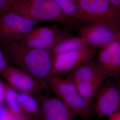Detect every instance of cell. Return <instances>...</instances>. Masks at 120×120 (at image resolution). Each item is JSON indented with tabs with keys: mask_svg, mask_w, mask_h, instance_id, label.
<instances>
[{
	"mask_svg": "<svg viewBox=\"0 0 120 120\" xmlns=\"http://www.w3.org/2000/svg\"><path fill=\"white\" fill-rule=\"evenodd\" d=\"M9 65V62L6 59L2 49L0 46V75Z\"/></svg>",
	"mask_w": 120,
	"mask_h": 120,
	"instance_id": "cell-19",
	"label": "cell"
},
{
	"mask_svg": "<svg viewBox=\"0 0 120 120\" xmlns=\"http://www.w3.org/2000/svg\"><path fill=\"white\" fill-rule=\"evenodd\" d=\"M9 9V0H0V15Z\"/></svg>",
	"mask_w": 120,
	"mask_h": 120,
	"instance_id": "cell-20",
	"label": "cell"
},
{
	"mask_svg": "<svg viewBox=\"0 0 120 120\" xmlns=\"http://www.w3.org/2000/svg\"><path fill=\"white\" fill-rule=\"evenodd\" d=\"M94 104L99 117H109L120 111V84L118 79H108L101 86Z\"/></svg>",
	"mask_w": 120,
	"mask_h": 120,
	"instance_id": "cell-10",
	"label": "cell"
},
{
	"mask_svg": "<svg viewBox=\"0 0 120 120\" xmlns=\"http://www.w3.org/2000/svg\"><path fill=\"white\" fill-rule=\"evenodd\" d=\"M0 120H17L7 106L0 103Z\"/></svg>",
	"mask_w": 120,
	"mask_h": 120,
	"instance_id": "cell-18",
	"label": "cell"
},
{
	"mask_svg": "<svg viewBox=\"0 0 120 120\" xmlns=\"http://www.w3.org/2000/svg\"><path fill=\"white\" fill-rule=\"evenodd\" d=\"M60 25L35 27L18 42L29 47L51 51L60 40L71 35L69 31L70 29L60 27Z\"/></svg>",
	"mask_w": 120,
	"mask_h": 120,
	"instance_id": "cell-7",
	"label": "cell"
},
{
	"mask_svg": "<svg viewBox=\"0 0 120 120\" xmlns=\"http://www.w3.org/2000/svg\"><path fill=\"white\" fill-rule=\"evenodd\" d=\"M41 105V120H75L76 115L55 96H36Z\"/></svg>",
	"mask_w": 120,
	"mask_h": 120,
	"instance_id": "cell-13",
	"label": "cell"
},
{
	"mask_svg": "<svg viewBox=\"0 0 120 120\" xmlns=\"http://www.w3.org/2000/svg\"><path fill=\"white\" fill-rule=\"evenodd\" d=\"M47 85L76 116L88 119L94 113V104L82 96L75 83L68 77L52 75L48 79Z\"/></svg>",
	"mask_w": 120,
	"mask_h": 120,
	"instance_id": "cell-3",
	"label": "cell"
},
{
	"mask_svg": "<svg viewBox=\"0 0 120 120\" xmlns=\"http://www.w3.org/2000/svg\"><path fill=\"white\" fill-rule=\"evenodd\" d=\"M21 0H9V9H8L13 4L17 3V2L21 1Z\"/></svg>",
	"mask_w": 120,
	"mask_h": 120,
	"instance_id": "cell-24",
	"label": "cell"
},
{
	"mask_svg": "<svg viewBox=\"0 0 120 120\" xmlns=\"http://www.w3.org/2000/svg\"><path fill=\"white\" fill-rule=\"evenodd\" d=\"M6 83L0 79V103L4 102Z\"/></svg>",
	"mask_w": 120,
	"mask_h": 120,
	"instance_id": "cell-21",
	"label": "cell"
},
{
	"mask_svg": "<svg viewBox=\"0 0 120 120\" xmlns=\"http://www.w3.org/2000/svg\"><path fill=\"white\" fill-rule=\"evenodd\" d=\"M17 98L22 109L27 116L41 120L40 104L36 96L26 92H18Z\"/></svg>",
	"mask_w": 120,
	"mask_h": 120,
	"instance_id": "cell-14",
	"label": "cell"
},
{
	"mask_svg": "<svg viewBox=\"0 0 120 120\" xmlns=\"http://www.w3.org/2000/svg\"><path fill=\"white\" fill-rule=\"evenodd\" d=\"M98 49L92 46L53 55L52 75H67L83 64L94 60Z\"/></svg>",
	"mask_w": 120,
	"mask_h": 120,
	"instance_id": "cell-8",
	"label": "cell"
},
{
	"mask_svg": "<svg viewBox=\"0 0 120 120\" xmlns=\"http://www.w3.org/2000/svg\"><path fill=\"white\" fill-rule=\"evenodd\" d=\"M81 26L95 23L120 24V11L109 0H79Z\"/></svg>",
	"mask_w": 120,
	"mask_h": 120,
	"instance_id": "cell-5",
	"label": "cell"
},
{
	"mask_svg": "<svg viewBox=\"0 0 120 120\" xmlns=\"http://www.w3.org/2000/svg\"><path fill=\"white\" fill-rule=\"evenodd\" d=\"M118 80H119V83H120V77L118 79Z\"/></svg>",
	"mask_w": 120,
	"mask_h": 120,
	"instance_id": "cell-25",
	"label": "cell"
},
{
	"mask_svg": "<svg viewBox=\"0 0 120 120\" xmlns=\"http://www.w3.org/2000/svg\"><path fill=\"white\" fill-rule=\"evenodd\" d=\"M109 120H120V111L109 117Z\"/></svg>",
	"mask_w": 120,
	"mask_h": 120,
	"instance_id": "cell-22",
	"label": "cell"
},
{
	"mask_svg": "<svg viewBox=\"0 0 120 120\" xmlns=\"http://www.w3.org/2000/svg\"><path fill=\"white\" fill-rule=\"evenodd\" d=\"M67 77L75 83L82 96L90 102L96 98L106 80L95 60L74 69L67 75Z\"/></svg>",
	"mask_w": 120,
	"mask_h": 120,
	"instance_id": "cell-4",
	"label": "cell"
},
{
	"mask_svg": "<svg viewBox=\"0 0 120 120\" xmlns=\"http://www.w3.org/2000/svg\"><path fill=\"white\" fill-rule=\"evenodd\" d=\"M8 10L38 22H55L71 30H78L81 26L68 17L53 0H22L13 4Z\"/></svg>",
	"mask_w": 120,
	"mask_h": 120,
	"instance_id": "cell-2",
	"label": "cell"
},
{
	"mask_svg": "<svg viewBox=\"0 0 120 120\" xmlns=\"http://www.w3.org/2000/svg\"><path fill=\"white\" fill-rule=\"evenodd\" d=\"M12 65L24 70L44 86L52 76L53 55L51 52L29 47L19 42L0 46Z\"/></svg>",
	"mask_w": 120,
	"mask_h": 120,
	"instance_id": "cell-1",
	"label": "cell"
},
{
	"mask_svg": "<svg viewBox=\"0 0 120 120\" xmlns=\"http://www.w3.org/2000/svg\"><path fill=\"white\" fill-rule=\"evenodd\" d=\"M112 4L120 11V0H109Z\"/></svg>",
	"mask_w": 120,
	"mask_h": 120,
	"instance_id": "cell-23",
	"label": "cell"
},
{
	"mask_svg": "<svg viewBox=\"0 0 120 120\" xmlns=\"http://www.w3.org/2000/svg\"><path fill=\"white\" fill-rule=\"evenodd\" d=\"M69 18L79 22V0H53ZM80 24V23H79Z\"/></svg>",
	"mask_w": 120,
	"mask_h": 120,
	"instance_id": "cell-17",
	"label": "cell"
},
{
	"mask_svg": "<svg viewBox=\"0 0 120 120\" xmlns=\"http://www.w3.org/2000/svg\"><path fill=\"white\" fill-rule=\"evenodd\" d=\"M90 46L81 36L69 35L64 38L51 50L52 55L65 53Z\"/></svg>",
	"mask_w": 120,
	"mask_h": 120,
	"instance_id": "cell-16",
	"label": "cell"
},
{
	"mask_svg": "<svg viewBox=\"0 0 120 120\" xmlns=\"http://www.w3.org/2000/svg\"><path fill=\"white\" fill-rule=\"evenodd\" d=\"M0 76L18 92H26L38 96L42 94V89L45 86L28 73L12 65H9Z\"/></svg>",
	"mask_w": 120,
	"mask_h": 120,
	"instance_id": "cell-11",
	"label": "cell"
},
{
	"mask_svg": "<svg viewBox=\"0 0 120 120\" xmlns=\"http://www.w3.org/2000/svg\"><path fill=\"white\" fill-rule=\"evenodd\" d=\"M78 31L89 45L98 49L120 40V24L91 23L81 26Z\"/></svg>",
	"mask_w": 120,
	"mask_h": 120,
	"instance_id": "cell-9",
	"label": "cell"
},
{
	"mask_svg": "<svg viewBox=\"0 0 120 120\" xmlns=\"http://www.w3.org/2000/svg\"><path fill=\"white\" fill-rule=\"evenodd\" d=\"M18 92L5 84L4 102L17 120H32L23 111L17 98Z\"/></svg>",
	"mask_w": 120,
	"mask_h": 120,
	"instance_id": "cell-15",
	"label": "cell"
},
{
	"mask_svg": "<svg viewBox=\"0 0 120 120\" xmlns=\"http://www.w3.org/2000/svg\"><path fill=\"white\" fill-rule=\"evenodd\" d=\"M95 61L106 79L120 77V40L98 49Z\"/></svg>",
	"mask_w": 120,
	"mask_h": 120,
	"instance_id": "cell-12",
	"label": "cell"
},
{
	"mask_svg": "<svg viewBox=\"0 0 120 120\" xmlns=\"http://www.w3.org/2000/svg\"><path fill=\"white\" fill-rule=\"evenodd\" d=\"M38 22L10 10L0 15V46L18 42Z\"/></svg>",
	"mask_w": 120,
	"mask_h": 120,
	"instance_id": "cell-6",
	"label": "cell"
}]
</instances>
